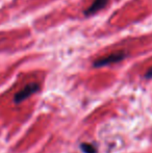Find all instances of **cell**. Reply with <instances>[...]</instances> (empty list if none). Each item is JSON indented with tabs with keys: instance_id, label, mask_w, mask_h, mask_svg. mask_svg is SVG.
<instances>
[{
	"instance_id": "6da1fadb",
	"label": "cell",
	"mask_w": 152,
	"mask_h": 153,
	"mask_svg": "<svg viewBox=\"0 0 152 153\" xmlns=\"http://www.w3.org/2000/svg\"><path fill=\"white\" fill-rule=\"evenodd\" d=\"M126 57V53L123 51H118V52L110 53V54L103 56L101 59H98L94 62L93 66L95 68H100V67H104V66H108V65L116 64V62H119L121 61H123Z\"/></svg>"
},
{
	"instance_id": "7a4b0ae2",
	"label": "cell",
	"mask_w": 152,
	"mask_h": 153,
	"mask_svg": "<svg viewBox=\"0 0 152 153\" xmlns=\"http://www.w3.org/2000/svg\"><path fill=\"white\" fill-rule=\"evenodd\" d=\"M39 90H40L39 83H37V82L29 83V85H27L26 87H24L21 91H19L16 95H15L14 102L17 103V104H18V103H21L22 101H24V100H26L27 98H29L31 95H33L37 92H39Z\"/></svg>"
},
{
	"instance_id": "3957f363",
	"label": "cell",
	"mask_w": 152,
	"mask_h": 153,
	"mask_svg": "<svg viewBox=\"0 0 152 153\" xmlns=\"http://www.w3.org/2000/svg\"><path fill=\"white\" fill-rule=\"evenodd\" d=\"M108 0H94L93 3L90 5V7L87 10H85L83 12L85 17H90L95 15L96 13H98L99 10H101L102 8H104L108 4Z\"/></svg>"
},
{
	"instance_id": "5b68a950",
	"label": "cell",
	"mask_w": 152,
	"mask_h": 153,
	"mask_svg": "<svg viewBox=\"0 0 152 153\" xmlns=\"http://www.w3.org/2000/svg\"><path fill=\"white\" fill-rule=\"evenodd\" d=\"M145 77H146L147 79H150V78H152V68H150L148 71H147L146 74H145Z\"/></svg>"
},
{
	"instance_id": "277c9868",
	"label": "cell",
	"mask_w": 152,
	"mask_h": 153,
	"mask_svg": "<svg viewBox=\"0 0 152 153\" xmlns=\"http://www.w3.org/2000/svg\"><path fill=\"white\" fill-rule=\"evenodd\" d=\"M80 149L83 153H97V148L93 144L82 143L80 144Z\"/></svg>"
}]
</instances>
